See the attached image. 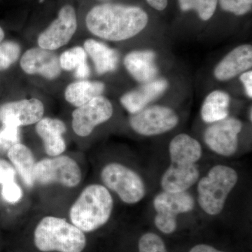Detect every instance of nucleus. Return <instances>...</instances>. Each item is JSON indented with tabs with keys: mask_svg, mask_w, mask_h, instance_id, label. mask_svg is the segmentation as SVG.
Instances as JSON below:
<instances>
[{
	"mask_svg": "<svg viewBox=\"0 0 252 252\" xmlns=\"http://www.w3.org/2000/svg\"><path fill=\"white\" fill-rule=\"evenodd\" d=\"M149 16L142 8L114 3L96 5L86 17L88 30L105 40H127L147 27Z\"/></svg>",
	"mask_w": 252,
	"mask_h": 252,
	"instance_id": "nucleus-1",
	"label": "nucleus"
},
{
	"mask_svg": "<svg viewBox=\"0 0 252 252\" xmlns=\"http://www.w3.org/2000/svg\"><path fill=\"white\" fill-rule=\"evenodd\" d=\"M170 165L161 179L164 191H186L196 183L200 172L195 162L202 156L198 141L185 133L179 134L169 146Z\"/></svg>",
	"mask_w": 252,
	"mask_h": 252,
	"instance_id": "nucleus-2",
	"label": "nucleus"
},
{
	"mask_svg": "<svg viewBox=\"0 0 252 252\" xmlns=\"http://www.w3.org/2000/svg\"><path fill=\"white\" fill-rule=\"evenodd\" d=\"M114 202L109 190L102 185L88 186L73 204L69 217L73 225L81 231L90 233L108 221Z\"/></svg>",
	"mask_w": 252,
	"mask_h": 252,
	"instance_id": "nucleus-3",
	"label": "nucleus"
},
{
	"mask_svg": "<svg viewBox=\"0 0 252 252\" xmlns=\"http://www.w3.org/2000/svg\"><path fill=\"white\" fill-rule=\"evenodd\" d=\"M36 248L43 252H82L86 248L84 233L63 219L46 217L34 233Z\"/></svg>",
	"mask_w": 252,
	"mask_h": 252,
	"instance_id": "nucleus-4",
	"label": "nucleus"
},
{
	"mask_svg": "<svg viewBox=\"0 0 252 252\" xmlns=\"http://www.w3.org/2000/svg\"><path fill=\"white\" fill-rule=\"evenodd\" d=\"M238 180V173L232 167L223 165L212 167L197 188L198 203L203 211L212 216L220 213Z\"/></svg>",
	"mask_w": 252,
	"mask_h": 252,
	"instance_id": "nucleus-5",
	"label": "nucleus"
},
{
	"mask_svg": "<svg viewBox=\"0 0 252 252\" xmlns=\"http://www.w3.org/2000/svg\"><path fill=\"white\" fill-rule=\"evenodd\" d=\"M101 178L104 185L116 192L124 203H137L145 195V186L140 176L122 164L112 162L106 165Z\"/></svg>",
	"mask_w": 252,
	"mask_h": 252,
	"instance_id": "nucleus-6",
	"label": "nucleus"
},
{
	"mask_svg": "<svg viewBox=\"0 0 252 252\" xmlns=\"http://www.w3.org/2000/svg\"><path fill=\"white\" fill-rule=\"evenodd\" d=\"M195 200L187 191H163L158 194L154 200L157 212L154 223L158 229L165 234H171L177 228V217L181 214L192 211Z\"/></svg>",
	"mask_w": 252,
	"mask_h": 252,
	"instance_id": "nucleus-7",
	"label": "nucleus"
},
{
	"mask_svg": "<svg viewBox=\"0 0 252 252\" xmlns=\"http://www.w3.org/2000/svg\"><path fill=\"white\" fill-rule=\"evenodd\" d=\"M34 182L42 185L58 183L64 187H77L81 182V172L77 162L66 156H58L36 162Z\"/></svg>",
	"mask_w": 252,
	"mask_h": 252,
	"instance_id": "nucleus-8",
	"label": "nucleus"
},
{
	"mask_svg": "<svg viewBox=\"0 0 252 252\" xmlns=\"http://www.w3.org/2000/svg\"><path fill=\"white\" fill-rule=\"evenodd\" d=\"M130 127L139 135L152 137L172 130L179 123L175 110L163 105L148 106L132 114L129 119Z\"/></svg>",
	"mask_w": 252,
	"mask_h": 252,
	"instance_id": "nucleus-9",
	"label": "nucleus"
},
{
	"mask_svg": "<svg viewBox=\"0 0 252 252\" xmlns=\"http://www.w3.org/2000/svg\"><path fill=\"white\" fill-rule=\"evenodd\" d=\"M243 122L235 117H227L213 123L204 132V141L212 152L223 157H230L238 147V136Z\"/></svg>",
	"mask_w": 252,
	"mask_h": 252,
	"instance_id": "nucleus-10",
	"label": "nucleus"
},
{
	"mask_svg": "<svg viewBox=\"0 0 252 252\" xmlns=\"http://www.w3.org/2000/svg\"><path fill=\"white\" fill-rule=\"evenodd\" d=\"M77 28L76 11L72 5L66 4L60 9L58 17L39 34L38 44L42 49L54 51L66 45Z\"/></svg>",
	"mask_w": 252,
	"mask_h": 252,
	"instance_id": "nucleus-11",
	"label": "nucleus"
},
{
	"mask_svg": "<svg viewBox=\"0 0 252 252\" xmlns=\"http://www.w3.org/2000/svg\"><path fill=\"white\" fill-rule=\"evenodd\" d=\"M113 112L110 101L104 96H97L73 112V130L80 137L89 136L96 126L110 119Z\"/></svg>",
	"mask_w": 252,
	"mask_h": 252,
	"instance_id": "nucleus-12",
	"label": "nucleus"
},
{
	"mask_svg": "<svg viewBox=\"0 0 252 252\" xmlns=\"http://www.w3.org/2000/svg\"><path fill=\"white\" fill-rule=\"evenodd\" d=\"M44 113V104L36 98L6 102L0 106V122L18 127L32 125L42 119Z\"/></svg>",
	"mask_w": 252,
	"mask_h": 252,
	"instance_id": "nucleus-13",
	"label": "nucleus"
},
{
	"mask_svg": "<svg viewBox=\"0 0 252 252\" xmlns=\"http://www.w3.org/2000/svg\"><path fill=\"white\" fill-rule=\"evenodd\" d=\"M21 67L28 74H39L52 80L61 73L59 58L50 50L40 47L28 50L21 59Z\"/></svg>",
	"mask_w": 252,
	"mask_h": 252,
	"instance_id": "nucleus-14",
	"label": "nucleus"
},
{
	"mask_svg": "<svg viewBox=\"0 0 252 252\" xmlns=\"http://www.w3.org/2000/svg\"><path fill=\"white\" fill-rule=\"evenodd\" d=\"M168 86L167 79L158 77L123 94L121 104L130 114H136L165 94Z\"/></svg>",
	"mask_w": 252,
	"mask_h": 252,
	"instance_id": "nucleus-15",
	"label": "nucleus"
},
{
	"mask_svg": "<svg viewBox=\"0 0 252 252\" xmlns=\"http://www.w3.org/2000/svg\"><path fill=\"white\" fill-rule=\"evenodd\" d=\"M252 67V44H241L232 49L217 63L214 69V76L220 81H229L250 70Z\"/></svg>",
	"mask_w": 252,
	"mask_h": 252,
	"instance_id": "nucleus-16",
	"label": "nucleus"
},
{
	"mask_svg": "<svg viewBox=\"0 0 252 252\" xmlns=\"http://www.w3.org/2000/svg\"><path fill=\"white\" fill-rule=\"evenodd\" d=\"M156 60L157 54L152 50H136L126 55L124 64L131 77L144 84L158 78L159 70Z\"/></svg>",
	"mask_w": 252,
	"mask_h": 252,
	"instance_id": "nucleus-17",
	"label": "nucleus"
},
{
	"mask_svg": "<svg viewBox=\"0 0 252 252\" xmlns=\"http://www.w3.org/2000/svg\"><path fill=\"white\" fill-rule=\"evenodd\" d=\"M66 130L64 123L59 119L42 118L36 123V132L42 139L46 153L50 157H58L65 150L63 135Z\"/></svg>",
	"mask_w": 252,
	"mask_h": 252,
	"instance_id": "nucleus-18",
	"label": "nucleus"
},
{
	"mask_svg": "<svg viewBox=\"0 0 252 252\" xmlns=\"http://www.w3.org/2000/svg\"><path fill=\"white\" fill-rule=\"evenodd\" d=\"M84 49L92 59L94 69L99 75L114 72L117 69L119 58L115 49L91 39L84 42Z\"/></svg>",
	"mask_w": 252,
	"mask_h": 252,
	"instance_id": "nucleus-19",
	"label": "nucleus"
},
{
	"mask_svg": "<svg viewBox=\"0 0 252 252\" xmlns=\"http://www.w3.org/2000/svg\"><path fill=\"white\" fill-rule=\"evenodd\" d=\"M230 103L229 94L221 90L212 91L202 104L200 114L203 122L211 124L228 117Z\"/></svg>",
	"mask_w": 252,
	"mask_h": 252,
	"instance_id": "nucleus-20",
	"label": "nucleus"
},
{
	"mask_svg": "<svg viewBox=\"0 0 252 252\" xmlns=\"http://www.w3.org/2000/svg\"><path fill=\"white\" fill-rule=\"evenodd\" d=\"M8 158L15 170L28 187L34 186V172L36 162L31 149L21 143L13 146L7 152Z\"/></svg>",
	"mask_w": 252,
	"mask_h": 252,
	"instance_id": "nucleus-21",
	"label": "nucleus"
},
{
	"mask_svg": "<svg viewBox=\"0 0 252 252\" xmlns=\"http://www.w3.org/2000/svg\"><path fill=\"white\" fill-rule=\"evenodd\" d=\"M105 89L103 82L81 80L72 83L66 88L64 97L69 103L79 107L91 99L102 95Z\"/></svg>",
	"mask_w": 252,
	"mask_h": 252,
	"instance_id": "nucleus-22",
	"label": "nucleus"
},
{
	"mask_svg": "<svg viewBox=\"0 0 252 252\" xmlns=\"http://www.w3.org/2000/svg\"><path fill=\"white\" fill-rule=\"evenodd\" d=\"M60 64L65 71L74 70L77 79H84L90 76V68L87 63V54L84 48L76 46L63 52L59 58Z\"/></svg>",
	"mask_w": 252,
	"mask_h": 252,
	"instance_id": "nucleus-23",
	"label": "nucleus"
},
{
	"mask_svg": "<svg viewBox=\"0 0 252 252\" xmlns=\"http://www.w3.org/2000/svg\"><path fill=\"white\" fill-rule=\"evenodd\" d=\"M181 11H195L203 21L211 19L216 11L218 0H178Z\"/></svg>",
	"mask_w": 252,
	"mask_h": 252,
	"instance_id": "nucleus-24",
	"label": "nucleus"
},
{
	"mask_svg": "<svg viewBox=\"0 0 252 252\" xmlns=\"http://www.w3.org/2000/svg\"><path fill=\"white\" fill-rule=\"evenodd\" d=\"M21 46L15 41H8L0 44V71H4L18 61Z\"/></svg>",
	"mask_w": 252,
	"mask_h": 252,
	"instance_id": "nucleus-25",
	"label": "nucleus"
},
{
	"mask_svg": "<svg viewBox=\"0 0 252 252\" xmlns=\"http://www.w3.org/2000/svg\"><path fill=\"white\" fill-rule=\"evenodd\" d=\"M138 248L139 252H167L163 240L154 233L142 235L139 240Z\"/></svg>",
	"mask_w": 252,
	"mask_h": 252,
	"instance_id": "nucleus-26",
	"label": "nucleus"
},
{
	"mask_svg": "<svg viewBox=\"0 0 252 252\" xmlns=\"http://www.w3.org/2000/svg\"><path fill=\"white\" fill-rule=\"evenodd\" d=\"M19 142L20 127L2 125V128L0 129V153L8 152L10 148Z\"/></svg>",
	"mask_w": 252,
	"mask_h": 252,
	"instance_id": "nucleus-27",
	"label": "nucleus"
},
{
	"mask_svg": "<svg viewBox=\"0 0 252 252\" xmlns=\"http://www.w3.org/2000/svg\"><path fill=\"white\" fill-rule=\"evenodd\" d=\"M220 9L237 16H244L252 11V0H218Z\"/></svg>",
	"mask_w": 252,
	"mask_h": 252,
	"instance_id": "nucleus-28",
	"label": "nucleus"
},
{
	"mask_svg": "<svg viewBox=\"0 0 252 252\" xmlns=\"http://www.w3.org/2000/svg\"><path fill=\"white\" fill-rule=\"evenodd\" d=\"M16 171L14 167L6 160L0 159V185L2 187L15 182Z\"/></svg>",
	"mask_w": 252,
	"mask_h": 252,
	"instance_id": "nucleus-29",
	"label": "nucleus"
},
{
	"mask_svg": "<svg viewBox=\"0 0 252 252\" xmlns=\"http://www.w3.org/2000/svg\"><path fill=\"white\" fill-rule=\"evenodd\" d=\"M1 193L4 200L11 204L18 203L23 195L22 190L16 182L6 187H1Z\"/></svg>",
	"mask_w": 252,
	"mask_h": 252,
	"instance_id": "nucleus-30",
	"label": "nucleus"
},
{
	"mask_svg": "<svg viewBox=\"0 0 252 252\" xmlns=\"http://www.w3.org/2000/svg\"><path fill=\"white\" fill-rule=\"evenodd\" d=\"M240 80L243 84L245 94L249 98L252 97V71L248 70L242 73L240 75Z\"/></svg>",
	"mask_w": 252,
	"mask_h": 252,
	"instance_id": "nucleus-31",
	"label": "nucleus"
},
{
	"mask_svg": "<svg viewBox=\"0 0 252 252\" xmlns=\"http://www.w3.org/2000/svg\"><path fill=\"white\" fill-rule=\"evenodd\" d=\"M146 1L151 7L159 11L166 9L168 4V0H146Z\"/></svg>",
	"mask_w": 252,
	"mask_h": 252,
	"instance_id": "nucleus-32",
	"label": "nucleus"
},
{
	"mask_svg": "<svg viewBox=\"0 0 252 252\" xmlns=\"http://www.w3.org/2000/svg\"><path fill=\"white\" fill-rule=\"evenodd\" d=\"M189 252H225L220 251L217 250L216 248H213L210 245H205V244H200V245L194 246Z\"/></svg>",
	"mask_w": 252,
	"mask_h": 252,
	"instance_id": "nucleus-33",
	"label": "nucleus"
},
{
	"mask_svg": "<svg viewBox=\"0 0 252 252\" xmlns=\"http://www.w3.org/2000/svg\"><path fill=\"white\" fill-rule=\"evenodd\" d=\"M4 38V32L3 31L2 28L0 27V42L3 40Z\"/></svg>",
	"mask_w": 252,
	"mask_h": 252,
	"instance_id": "nucleus-34",
	"label": "nucleus"
},
{
	"mask_svg": "<svg viewBox=\"0 0 252 252\" xmlns=\"http://www.w3.org/2000/svg\"><path fill=\"white\" fill-rule=\"evenodd\" d=\"M100 1H106V0H100Z\"/></svg>",
	"mask_w": 252,
	"mask_h": 252,
	"instance_id": "nucleus-35",
	"label": "nucleus"
}]
</instances>
